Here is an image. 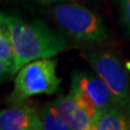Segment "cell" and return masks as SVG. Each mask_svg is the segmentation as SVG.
Listing matches in <instances>:
<instances>
[{
  "label": "cell",
  "instance_id": "7a4b0ae2",
  "mask_svg": "<svg viewBox=\"0 0 130 130\" xmlns=\"http://www.w3.org/2000/svg\"><path fill=\"white\" fill-rule=\"evenodd\" d=\"M52 15L61 29L75 41L103 43L111 38L101 16L78 3L59 2L52 9Z\"/></svg>",
  "mask_w": 130,
  "mask_h": 130
},
{
  "label": "cell",
  "instance_id": "8992f818",
  "mask_svg": "<svg viewBox=\"0 0 130 130\" xmlns=\"http://www.w3.org/2000/svg\"><path fill=\"white\" fill-rule=\"evenodd\" d=\"M0 130H41L39 112L23 103L2 109L0 113Z\"/></svg>",
  "mask_w": 130,
  "mask_h": 130
},
{
  "label": "cell",
  "instance_id": "3957f363",
  "mask_svg": "<svg viewBox=\"0 0 130 130\" xmlns=\"http://www.w3.org/2000/svg\"><path fill=\"white\" fill-rule=\"evenodd\" d=\"M56 60L39 59L24 65L15 76L14 88L7 103L16 105L34 95L56 93L61 85L56 75Z\"/></svg>",
  "mask_w": 130,
  "mask_h": 130
},
{
  "label": "cell",
  "instance_id": "9c48e42d",
  "mask_svg": "<svg viewBox=\"0 0 130 130\" xmlns=\"http://www.w3.org/2000/svg\"><path fill=\"white\" fill-rule=\"evenodd\" d=\"M98 130H130L129 111L116 106L103 112L98 120Z\"/></svg>",
  "mask_w": 130,
  "mask_h": 130
},
{
  "label": "cell",
  "instance_id": "ba28073f",
  "mask_svg": "<svg viewBox=\"0 0 130 130\" xmlns=\"http://www.w3.org/2000/svg\"><path fill=\"white\" fill-rule=\"evenodd\" d=\"M18 74L16 53L7 24L0 20V75L1 81L11 79Z\"/></svg>",
  "mask_w": 130,
  "mask_h": 130
},
{
  "label": "cell",
  "instance_id": "8fae6325",
  "mask_svg": "<svg viewBox=\"0 0 130 130\" xmlns=\"http://www.w3.org/2000/svg\"><path fill=\"white\" fill-rule=\"evenodd\" d=\"M121 22L130 34V0H119Z\"/></svg>",
  "mask_w": 130,
  "mask_h": 130
},
{
  "label": "cell",
  "instance_id": "52a82bcc",
  "mask_svg": "<svg viewBox=\"0 0 130 130\" xmlns=\"http://www.w3.org/2000/svg\"><path fill=\"white\" fill-rule=\"evenodd\" d=\"M51 103L72 130H98V124L75 103L70 94L60 96Z\"/></svg>",
  "mask_w": 130,
  "mask_h": 130
},
{
  "label": "cell",
  "instance_id": "277c9868",
  "mask_svg": "<svg viewBox=\"0 0 130 130\" xmlns=\"http://www.w3.org/2000/svg\"><path fill=\"white\" fill-rule=\"evenodd\" d=\"M94 73L109 88L116 104L130 111V79L123 63L108 50H91L84 53Z\"/></svg>",
  "mask_w": 130,
  "mask_h": 130
},
{
  "label": "cell",
  "instance_id": "5b68a950",
  "mask_svg": "<svg viewBox=\"0 0 130 130\" xmlns=\"http://www.w3.org/2000/svg\"><path fill=\"white\" fill-rule=\"evenodd\" d=\"M71 86L81 89L94 102L101 113L117 106L107 85L96 74L93 75L87 72L76 71L72 75Z\"/></svg>",
  "mask_w": 130,
  "mask_h": 130
},
{
  "label": "cell",
  "instance_id": "7c38bea8",
  "mask_svg": "<svg viewBox=\"0 0 130 130\" xmlns=\"http://www.w3.org/2000/svg\"><path fill=\"white\" fill-rule=\"evenodd\" d=\"M31 1H36L42 5H49V3H59V2H64V1H70V0H31Z\"/></svg>",
  "mask_w": 130,
  "mask_h": 130
},
{
  "label": "cell",
  "instance_id": "30bf717a",
  "mask_svg": "<svg viewBox=\"0 0 130 130\" xmlns=\"http://www.w3.org/2000/svg\"><path fill=\"white\" fill-rule=\"evenodd\" d=\"M39 115L41 120V130H72L59 115L52 103H49L39 111Z\"/></svg>",
  "mask_w": 130,
  "mask_h": 130
},
{
  "label": "cell",
  "instance_id": "6da1fadb",
  "mask_svg": "<svg viewBox=\"0 0 130 130\" xmlns=\"http://www.w3.org/2000/svg\"><path fill=\"white\" fill-rule=\"evenodd\" d=\"M0 20L10 30L16 53L18 72L24 65L39 59H51L68 49V41L62 34L51 29L44 22H26L13 14L1 12Z\"/></svg>",
  "mask_w": 130,
  "mask_h": 130
}]
</instances>
